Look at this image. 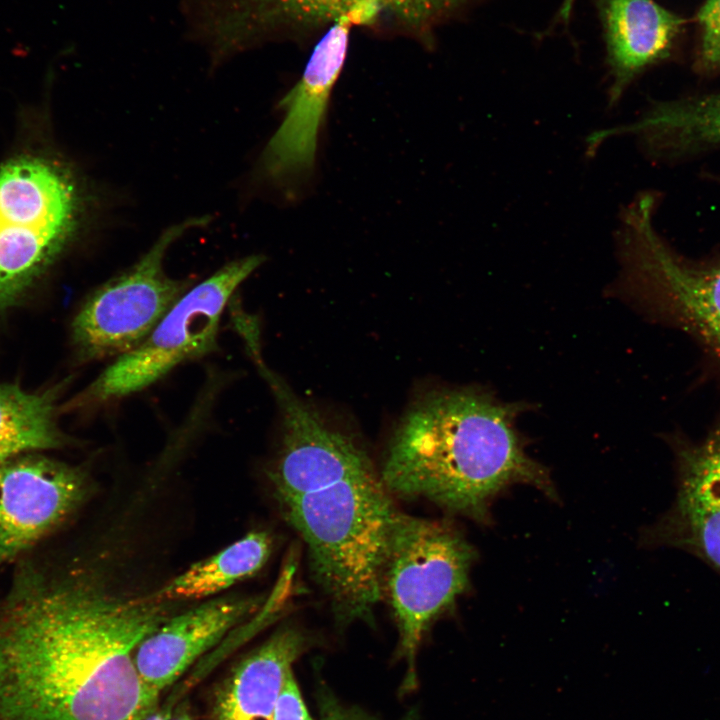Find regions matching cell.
<instances>
[{"label": "cell", "instance_id": "cell-1", "mask_svg": "<svg viewBox=\"0 0 720 720\" xmlns=\"http://www.w3.org/2000/svg\"><path fill=\"white\" fill-rule=\"evenodd\" d=\"M171 610L23 570L0 611V720H144L161 694L134 655Z\"/></svg>", "mask_w": 720, "mask_h": 720}, {"label": "cell", "instance_id": "cell-2", "mask_svg": "<svg viewBox=\"0 0 720 720\" xmlns=\"http://www.w3.org/2000/svg\"><path fill=\"white\" fill-rule=\"evenodd\" d=\"M281 413L280 449L268 471L285 521L304 541L311 576L337 624L372 623L399 510L366 451L329 425L263 362Z\"/></svg>", "mask_w": 720, "mask_h": 720}, {"label": "cell", "instance_id": "cell-3", "mask_svg": "<svg viewBox=\"0 0 720 720\" xmlns=\"http://www.w3.org/2000/svg\"><path fill=\"white\" fill-rule=\"evenodd\" d=\"M521 403L476 388L439 389L414 402L390 441L382 480L392 495L425 499L489 521V506L521 483L556 496L548 471L526 452L516 419Z\"/></svg>", "mask_w": 720, "mask_h": 720}, {"label": "cell", "instance_id": "cell-4", "mask_svg": "<svg viewBox=\"0 0 720 720\" xmlns=\"http://www.w3.org/2000/svg\"><path fill=\"white\" fill-rule=\"evenodd\" d=\"M474 0H187L192 28L215 60L272 42L305 43L343 17L431 45Z\"/></svg>", "mask_w": 720, "mask_h": 720}, {"label": "cell", "instance_id": "cell-5", "mask_svg": "<svg viewBox=\"0 0 720 720\" xmlns=\"http://www.w3.org/2000/svg\"><path fill=\"white\" fill-rule=\"evenodd\" d=\"M476 558L454 526L398 512L382 573V593L396 623L399 655L408 669L403 688L416 686V655L432 623L469 587Z\"/></svg>", "mask_w": 720, "mask_h": 720}, {"label": "cell", "instance_id": "cell-6", "mask_svg": "<svg viewBox=\"0 0 720 720\" xmlns=\"http://www.w3.org/2000/svg\"><path fill=\"white\" fill-rule=\"evenodd\" d=\"M262 262L259 255L232 261L190 288L138 346L117 357L69 407L104 405L129 396L176 366L214 352L224 308Z\"/></svg>", "mask_w": 720, "mask_h": 720}, {"label": "cell", "instance_id": "cell-7", "mask_svg": "<svg viewBox=\"0 0 720 720\" xmlns=\"http://www.w3.org/2000/svg\"><path fill=\"white\" fill-rule=\"evenodd\" d=\"M78 208L75 185L62 168L29 157L0 168V308L61 251Z\"/></svg>", "mask_w": 720, "mask_h": 720}, {"label": "cell", "instance_id": "cell-8", "mask_svg": "<svg viewBox=\"0 0 720 720\" xmlns=\"http://www.w3.org/2000/svg\"><path fill=\"white\" fill-rule=\"evenodd\" d=\"M207 217L167 228L131 267L98 287L72 322V341L81 360L119 357L138 346L190 289V281L169 277L163 266L172 243Z\"/></svg>", "mask_w": 720, "mask_h": 720}, {"label": "cell", "instance_id": "cell-9", "mask_svg": "<svg viewBox=\"0 0 720 720\" xmlns=\"http://www.w3.org/2000/svg\"><path fill=\"white\" fill-rule=\"evenodd\" d=\"M654 205L652 195H642L624 214L620 244L629 275L662 296L715 352L720 347V261L695 265L674 253L652 224Z\"/></svg>", "mask_w": 720, "mask_h": 720}, {"label": "cell", "instance_id": "cell-10", "mask_svg": "<svg viewBox=\"0 0 720 720\" xmlns=\"http://www.w3.org/2000/svg\"><path fill=\"white\" fill-rule=\"evenodd\" d=\"M353 26L346 16L321 35L301 78L279 102L284 119L263 157V167L272 178L297 182L311 173L319 131L346 59Z\"/></svg>", "mask_w": 720, "mask_h": 720}, {"label": "cell", "instance_id": "cell-11", "mask_svg": "<svg viewBox=\"0 0 720 720\" xmlns=\"http://www.w3.org/2000/svg\"><path fill=\"white\" fill-rule=\"evenodd\" d=\"M77 468L43 457L19 455L0 466V563L36 543L85 496Z\"/></svg>", "mask_w": 720, "mask_h": 720}, {"label": "cell", "instance_id": "cell-12", "mask_svg": "<svg viewBox=\"0 0 720 720\" xmlns=\"http://www.w3.org/2000/svg\"><path fill=\"white\" fill-rule=\"evenodd\" d=\"M679 464L674 504L644 538L690 552L720 572V426L685 449Z\"/></svg>", "mask_w": 720, "mask_h": 720}, {"label": "cell", "instance_id": "cell-13", "mask_svg": "<svg viewBox=\"0 0 720 720\" xmlns=\"http://www.w3.org/2000/svg\"><path fill=\"white\" fill-rule=\"evenodd\" d=\"M259 604L253 597H220L169 617L136 648L140 677L161 694Z\"/></svg>", "mask_w": 720, "mask_h": 720}, {"label": "cell", "instance_id": "cell-14", "mask_svg": "<svg viewBox=\"0 0 720 720\" xmlns=\"http://www.w3.org/2000/svg\"><path fill=\"white\" fill-rule=\"evenodd\" d=\"M614 105L648 67L666 59L686 20L653 0H596Z\"/></svg>", "mask_w": 720, "mask_h": 720}, {"label": "cell", "instance_id": "cell-15", "mask_svg": "<svg viewBox=\"0 0 720 720\" xmlns=\"http://www.w3.org/2000/svg\"><path fill=\"white\" fill-rule=\"evenodd\" d=\"M308 645L309 638L300 628H279L220 683L209 720H274L285 676Z\"/></svg>", "mask_w": 720, "mask_h": 720}, {"label": "cell", "instance_id": "cell-16", "mask_svg": "<svg viewBox=\"0 0 720 720\" xmlns=\"http://www.w3.org/2000/svg\"><path fill=\"white\" fill-rule=\"evenodd\" d=\"M632 134L650 152L681 157L720 148V91L654 104L635 122L595 133L601 142L608 136Z\"/></svg>", "mask_w": 720, "mask_h": 720}, {"label": "cell", "instance_id": "cell-17", "mask_svg": "<svg viewBox=\"0 0 720 720\" xmlns=\"http://www.w3.org/2000/svg\"><path fill=\"white\" fill-rule=\"evenodd\" d=\"M266 531L254 530L216 554L192 564L153 594L165 602L209 598L258 572L272 551Z\"/></svg>", "mask_w": 720, "mask_h": 720}, {"label": "cell", "instance_id": "cell-18", "mask_svg": "<svg viewBox=\"0 0 720 720\" xmlns=\"http://www.w3.org/2000/svg\"><path fill=\"white\" fill-rule=\"evenodd\" d=\"M59 388L28 392L18 384L0 382V466L28 451L62 446L56 423Z\"/></svg>", "mask_w": 720, "mask_h": 720}, {"label": "cell", "instance_id": "cell-19", "mask_svg": "<svg viewBox=\"0 0 720 720\" xmlns=\"http://www.w3.org/2000/svg\"><path fill=\"white\" fill-rule=\"evenodd\" d=\"M700 41L694 62L697 72L720 71V0H706L697 12Z\"/></svg>", "mask_w": 720, "mask_h": 720}, {"label": "cell", "instance_id": "cell-20", "mask_svg": "<svg viewBox=\"0 0 720 720\" xmlns=\"http://www.w3.org/2000/svg\"><path fill=\"white\" fill-rule=\"evenodd\" d=\"M318 720H378L362 709L342 703L328 688L319 686L316 693ZM398 720H418L411 710Z\"/></svg>", "mask_w": 720, "mask_h": 720}, {"label": "cell", "instance_id": "cell-21", "mask_svg": "<svg viewBox=\"0 0 720 720\" xmlns=\"http://www.w3.org/2000/svg\"><path fill=\"white\" fill-rule=\"evenodd\" d=\"M274 720H313L302 699L293 670L285 676L275 706Z\"/></svg>", "mask_w": 720, "mask_h": 720}, {"label": "cell", "instance_id": "cell-22", "mask_svg": "<svg viewBox=\"0 0 720 720\" xmlns=\"http://www.w3.org/2000/svg\"><path fill=\"white\" fill-rule=\"evenodd\" d=\"M144 720H193L189 706L184 699L174 704L165 703Z\"/></svg>", "mask_w": 720, "mask_h": 720}, {"label": "cell", "instance_id": "cell-23", "mask_svg": "<svg viewBox=\"0 0 720 720\" xmlns=\"http://www.w3.org/2000/svg\"><path fill=\"white\" fill-rule=\"evenodd\" d=\"M575 4L576 0H562V3L557 13V19L560 23L566 24L569 22Z\"/></svg>", "mask_w": 720, "mask_h": 720}, {"label": "cell", "instance_id": "cell-24", "mask_svg": "<svg viewBox=\"0 0 720 720\" xmlns=\"http://www.w3.org/2000/svg\"><path fill=\"white\" fill-rule=\"evenodd\" d=\"M715 352H716V353L718 354V356L720 357V347H719Z\"/></svg>", "mask_w": 720, "mask_h": 720}]
</instances>
